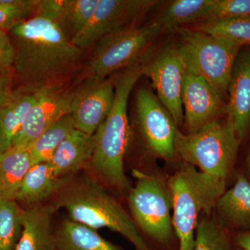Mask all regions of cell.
<instances>
[{"label":"cell","instance_id":"obj_1","mask_svg":"<svg viewBox=\"0 0 250 250\" xmlns=\"http://www.w3.org/2000/svg\"><path fill=\"white\" fill-rule=\"evenodd\" d=\"M9 32L15 50L12 70L19 83L16 89L37 93L66 84L77 70L83 51L52 20L35 15L18 22Z\"/></svg>","mask_w":250,"mask_h":250},{"label":"cell","instance_id":"obj_2","mask_svg":"<svg viewBox=\"0 0 250 250\" xmlns=\"http://www.w3.org/2000/svg\"><path fill=\"white\" fill-rule=\"evenodd\" d=\"M143 75V62L125 69L113 79L115 100L109 114L94 134L90 164L105 183L123 194L131 188L125 172L124 160L131 137L127 115L130 94Z\"/></svg>","mask_w":250,"mask_h":250},{"label":"cell","instance_id":"obj_3","mask_svg":"<svg viewBox=\"0 0 250 250\" xmlns=\"http://www.w3.org/2000/svg\"><path fill=\"white\" fill-rule=\"evenodd\" d=\"M69 182L59 190L56 208H65L72 221L93 229L108 228L120 233L136 250H152L133 218L95 179L83 177Z\"/></svg>","mask_w":250,"mask_h":250},{"label":"cell","instance_id":"obj_4","mask_svg":"<svg viewBox=\"0 0 250 250\" xmlns=\"http://www.w3.org/2000/svg\"><path fill=\"white\" fill-rule=\"evenodd\" d=\"M226 181L204 173L184 163L169 179L172 202V225L179 250H192L200 214L210 216L226 190Z\"/></svg>","mask_w":250,"mask_h":250},{"label":"cell","instance_id":"obj_5","mask_svg":"<svg viewBox=\"0 0 250 250\" xmlns=\"http://www.w3.org/2000/svg\"><path fill=\"white\" fill-rule=\"evenodd\" d=\"M175 31L178 35L176 47L185 70L201 77L223 98L228 93L233 66L243 47L191 27Z\"/></svg>","mask_w":250,"mask_h":250},{"label":"cell","instance_id":"obj_6","mask_svg":"<svg viewBox=\"0 0 250 250\" xmlns=\"http://www.w3.org/2000/svg\"><path fill=\"white\" fill-rule=\"evenodd\" d=\"M239 143L231 123L228 119H218L191 134H183L179 130L175 149L184 163L227 182Z\"/></svg>","mask_w":250,"mask_h":250},{"label":"cell","instance_id":"obj_7","mask_svg":"<svg viewBox=\"0 0 250 250\" xmlns=\"http://www.w3.org/2000/svg\"><path fill=\"white\" fill-rule=\"evenodd\" d=\"M164 31L155 23L125 27L104 36L94 47L85 79L103 81L121 69L141 62L154 41Z\"/></svg>","mask_w":250,"mask_h":250},{"label":"cell","instance_id":"obj_8","mask_svg":"<svg viewBox=\"0 0 250 250\" xmlns=\"http://www.w3.org/2000/svg\"><path fill=\"white\" fill-rule=\"evenodd\" d=\"M137 181L128 194V203L137 227L162 245L173 237L171 210L172 197L168 186L159 177L137 172Z\"/></svg>","mask_w":250,"mask_h":250},{"label":"cell","instance_id":"obj_9","mask_svg":"<svg viewBox=\"0 0 250 250\" xmlns=\"http://www.w3.org/2000/svg\"><path fill=\"white\" fill-rule=\"evenodd\" d=\"M158 2L154 0H100L93 17L72 42L84 51L113 31L136 26Z\"/></svg>","mask_w":250,"mask_h":250},{"label":"cell","instance_id":"obj_10","mask_svg":"<svg viewBox=\"0 0 250 250\" xmlns=\"http://www.w3.org/2000/svg\"><path fill=\"white\" fill-rule=\"evenodd\" d=\"M185 71L183 60L173 44L164 47L147 63H143V75L151 80L156 97L177 126L184 123L182 90Z\"/></svg>","mask_w":250,"mask_h":250},{"label":"cell","instance_id":"obj_11","mask_svg":"<svg viewBox=\"0 0 250 250\" xmlns=\"http://www.w3.org/2000/svg\"><path fill=\"white\" fill-rule=\"evenodd\" d=\"M136 111L140 129L148 149L163 160H173L177 156L175 139L179 129L170 113L147 88H141L138 92Z\"/></svg>","mask_w":250,"mask_h":250},{"label":"cell","instance_id":"obj_12","mask_svg":"<svg viewBox=\"0 0 250 250\" xmlns=\"http://www.w3.org/2000/svg\"><path fill=\"white\" fill-rule=\"evenodd\" d=\"M75 90L72 86L64 84L39 91L37 100L28 111L12 147H27L59 120L70 114Z\"/></svg>","mask_w":250,"mask_h":250},{"label":"cell","instance_id":"obj_13","mask_svg":"<svg viewBox=\"0 0 250 250\" xmlns=\"http://www.w3.org/2000/svg\"><path fill=\"white\" fill-rule=\"evenodd\" d=\"M115 100L113 79L85 80L76 88L71 104V115L77 130L94 136L109 114Z\"/></svg>","mask_w":250,"mask_h":250},{"label":"cell","instance_id":"obj_14","mask_svg":"<svg viewBox=\"0 0 250 250\" xmlns=\"http://www.w3.org/2000/svg\"><path fill=\"white\" fill-rule=\"evenodd\" d=\"M182 106L187 134L196 132L210 122L225 115L223 98L201 77L185 71Z\"/></svg>","mask_w":250,"mask_h":250},{"label":"cell","instance_id":"obj_15","mask_svg":"<svg viewBox=\"0 0 250 250\" xmlns=\"http://www.w3.org/2000/svg\"><path fill=\"white\" fill-rule=\"evenodd\" d=\"M227 93L225 115L241 142L250 131V46L237 57Z\"/></svg>","mask_w":250,"mask_h":250},{"label":"cell","instance_id":"obj_16","mask_svg":"<svg viewBox=\"0 0 250 250\" xmlns=\"http://www.w3.org/2000/svg\"><path fill=\"white\" fill-rule=\"evenodd\" d=\"M55 205L30 207L22 213V232L15 250H57L52 218Z\"/></svg>","mask_w":250,"mask_h":250},{"label":"cell","instance_id":"obj_17","mask_svg":"<svg viewBox=\"0 0 250 250\" xmlns=\"http://www.w3.org/2000/svg\"><path fill=\"white\" fill-rule=\"evenodd\" d=\"M217 221L224 228L250 230V178L236 175L233 187L225 190L215 205Z\"/></svg>","mask_w":250,"mask_h":250},{"label":"cell","instance_id":"obj_18","mask_svg":"<svg viewBox=\"0 0 250 250\" xmlns=\"http://www.w3.org/2000/svg\"><path fill=\"white\" fill-rule=\"evenodd\" d=\"M69 179L56 175L50 163H42L31 166L20 187L16 201L30 207L41 202L59 192Z\"/></svg>","mask_w":250,"mask_h":250},{"label":"cell","instance_id":"obj_19","mask_svg":"<svg viewBox=\"0 0 250 250\" xmlns=\"http://www.w3.org/2000/svg\"><path fill=\"white\" fill-rule=\"evenodd\" d=\"M94 136L75 129L59 146L51 160L56 175L69 179L90 160L93 150Z\"/></svg>","mask_w":250,"mask_h":250},{"label":"cell","instance_id":"obj_20","mask_svg":"<svg viewBox=\"0 0 250 250\" xmlns=\"http://www.w3.org/2000/svg\"><path fill=\"white\" fill-rule=\"evenodd\" d=\"M38 96L39 92L31 93L15 89L9 101L0 105V139L4 152L12 147L15 137Z\"/></svg>","mask_w":250,"mask_h":250},{"label":"cell","instance_id":"obj_21","mask_svg":"<svg viewBox=\"0 0 250 250\" xmlns=\"http://www.w3.org/2000/svg\"><path fill=\"white\" fill-rule=\"evenodd\" d=\"M32 166L27 147H12L0 155V199L16 200L23 179Z\"/></svg>","mask_w":250,"mask_h":250},{"label":"cell","instance_id":"obj_22","mask_svg":"<svg viewBox=\"0 0 250 250\" xmlns=\"http://www.w3.org/2000/svg\"><path fill=\"white\" fill-rule=\"evenodd\" d=\"M213 3V0H175L153 22L166 33L204 22Z\"/></svg>","mask_w":250,"mask_h":250},{"label":"cell","instance_id":"obj_23","mask_svg":"<svg viewBox=\"0 0 250 250\" xmlns=\"http://www.w3.org/2000/svg\"><path fill=\"white\" fill-rule=\"evenodd\" d=\"M57 250H124L103 238L96 230L66 219L56 232Z\"/></svg>","mask_w":250,"mask_h":250},{"label":"cell","instance_id":"obj_24","mask_svg":"<svg viewBox=\"0 0 250 250\" xmlns=\"http://www.w3.org/2000/svg\"><path fill=\"white\" fill-rule=\"evenodd\" d=\"M76 129L71 115H66L27 146L33 166L49 163L61 144Z\"/></svg>","mask_w":250,"mask_h":250},{"label":"cell","instance_id":"obj_25","mask_svg":"<svg viewBox=\"0 0 250 250\" xmlns=\"http://www.w3.org/2000/svg\"><path fill=\"white\" fill-rule=\"evenodd\" d=\"M190 27L227 39L243 47L250 46V17L206 21Z\"/></svg>","mask_w":250,"mask_h":250},{"label":"cell","instance_id":"obj_26","mask_svg":"<svg viewBox=\"0 0 250 250\" xmlns=\"http://www.w3.org/2000/svg\"><path fill=\"white\" fill-rule=\"evenodd\" d=\"M100 0H65L58 24L71 40L93 17Z\"/></svg>","mask_w":250,"mask_h":250},{"label":"cell","instance_id":"obj_27","mask_svg":"<svg viewBox=\"0 0 250 250\" xmlns=\"http://www.w3.org/2000/svg\"><path fill=\"white\" fill-rule=\"evenodd\" d=\"M22 209L16 200L0 199V250H15L22 232Z\"/></svg>","mask_w":250,"mask_h":250},{"label":"cell","instance_id":"obj_28","mask_svg":"<svg viewBox=\"0 0 250 250\" xmlns=\"http://www.w3.org/2000/svg\"><path fill=\"white\" fill-rule=\"evenodd\" d=\"M192 250H233L228 233L215 218L199 220Z\"/></svg>","mask_w":250,"mask_h":250},{"label":"cell","instance_id":"obj_29","mask_svg":"<svg viewBox=\"0 0 250 250\" xmlns=\"http://www.w3.org/2000/svg\"><path fill=\"white\" fill-rule=\"evenodd\" d=\"M250 17V0H213L206 21Z\"/></svg>","mask_w":250,"mask_h":250},{"label":"cell","instance_id":"obj_30","mask_svg":"<svg viewBox=\"0 0 250 250\" xmlns=\"http://www.w3.org/2000/svg\"><path fill=\"white\" fill-rule=\"evenodd\" d=\"M34 11L36 9L34 8L12 6L5 0H0V29L9 31Z\"/></svg>","mask_w":250,"mask_h":250},{"label":"cell","instance_id":"obj_31","mask_svg":"<svg viewBox=\"0 0 250 250\" xmlns=\"http://www.w3.org/2000/svg\"><path fill=\"white\" fill-rule=\"evenodd\" d=\"M15 50L7 31L0 29V74L11 75Z\"/></svg>","mask_w":250,"mask_h":250},{"label":"cell","instance_id":"obj_32","mask_svg":"<svg viewBox=\"0 0 250 250\" xmlns=\"http://www.w3.org/2000/svg\"><path fill=\"white\" fill-rule=\"evenodd\" d=\"M11 75L0 74V105L7 103L14 95Z\"/></svg>","mask_w":250,"mask_h":250},{"label":"cell","instance_id":"obj_33","mask_svg":"<svg viewBox=\"0 0 250 250\" xmlns=\"http://www.w3.org/2000/svg\"><path fill=\"white\" fill-rule=\"evenodd\" d=\"M235 240L241 250H250V230L238 233Z\"/></svg>","mask_w":250,"mask_h":250},{"label":"cell","instance_id":"obj_34","mask_svg":"<svg viewBox=\"0 0 250 250\" xmlns=\"http://www.w3.org/2000/svg\"><path fill=\"white\" fill-rule=\"evenodd\" d=\"M246 166L250 176V147L249 151H248V156H247L246 158Z\"/></svg>","mask_w":250,"mask_h":250},{"label":"cell","instance_id":"obj_35","mask_svg":"<svg viewBox=\"0 0 250 250\" xmlns=\"http://www.w3.org/2000/svg\"><path fill=\"white\" fill-rule=\"evenodd\" d=\"M4 152L3 151L2 145H1V139H0V155Z\"/></svg>","mask_w":250,"mask_h":250}]
</instances>
